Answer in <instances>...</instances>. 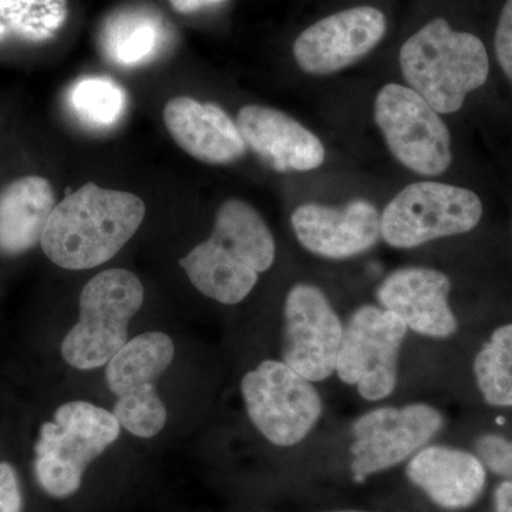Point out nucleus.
Wrapping results in <instances>:
<instances>
[{
    "label": "nucleus",
    "mask_w": 512,
    "mask_h": 512,
    "mask_svg": "<svg viewBox=\"0 0 512 512\" xmlns=\"http://www.w3.org/2000/svg\"><path fill=\"white\" fill-rule=\"evenodd\" d=\"M144 217L146 204L137 195L87 183L56 205L40 244L60 268H96L119 254Z\"/></svg>",
    "instance_id": "1"
},
{
    "label": "nucleus",
    "mask_w": 512,
    "mask_h": 512,
    "mask_svg": "<svg viewBox=\"0 0 512 512\" xmlns=\"http://www.w3.org/2000/svg\"><path fill=\"white\" fill-rule=\"evenodd\" d=\"M400 67L410 89L437 113L451 114L487 83L490 56L480 37L453 30L439 18L404 43Z\"/></svg>",
    "instance_id": "2"
},
{
    "label": "nucleus",
    "mask_w": 512,
    "mask_h": 512,
    "mask_svg": "<svg viewBox=\"0 0 512 512\" xmlns=\"http://www.w3.org/2000/svg\"><path fill=\"white\" fill-rule=\"evenodd\" d=\"M120 436V423L103 407L77 400L57 409L40 429L35 476L50 497L67 498L82 485L84 471Z\"/></svg>",
    "instance_id": "3"
},
{
    "label": "nucleus",
    "mask_w": 512,
    "mask_h": 512,
    "mask_svg": "<svg viewBox=\"0 0 512 512\" xmlns=\"http://www.w3.org/2000/svg\"><path fill=\"white\" fill-rule=\"evenodd\" d=\"M144 302V286L133 272L109 269L94 276L80 295V318L63 340L70 366L107 365L128 342V323Z\"/></svg>",
    "instance_id": "4"
},
{
    "label": "nucleus",
    "mask_w": 512,
    "mask_h": 512,
    "mask_svg": "<svg viewBox=\"0 0 512 512\" xmlns=\"http://www.w3.org/2000/svg\"><path fill=\"white\" fill-rule=\"evenodd\" d=\"M484 218L480 195L458 185L423 181L407 185L382 214V238L390 247L412 249L434 239L476 231Z\"/></svg>",
    "instance_id": "5"
},
{
    "label": "nucleus",
    "mask_w": 512,
    "mask_h": 512,
    "mask_svg": "<svg viewBox=\"0 0 512 512\" xmlns=\"http://www.w3.org/2000/svg\"><path fill=\"white\" fill-rule=\"evenodd\" d=\"M249 419L269 443L292 447L315 429L322 399L308 379L284 360H264L241 382Z\"/></svg>",
    "instance_id": "6"
},
{
    "label": "nucleus",
    "mask_w": 512,
    "mask_h": 512,
    "mask_svg": "<svg viewBox=\"0 0 512 512\" xmlns=\"http://www.w3.org/2000/svg\"><path fill=\"white\" fill-rule=\"evenodd\" d=\"M407 332L393 312L375 305L360 306L345 325L336 375L369 402L392 396Z\"/></svg>",
    "instance_id": "7"
},
{
    "label": "nucleus",
    "mask_w": 512,
    "mask_h": 512,
    "mask_svg": "<svg viewBox=\"0 0 512 512\" xmlns=\"http://www.w3.org/2000/svg\"><path fill=\"white\" fill-rule=\"evenodd\" d=\"M375 120L394 157L420 175L439 177L453 161L450 131L419 93L387 84L375 101Z\"/></svg>",
    "instance_id": "8"
},
{
    "label": "nucleus",
    "mask_w": 512,
    "mask_h": 512,
    "mask_svg": "<svg viewBox=\"0 0 512 512\" xmlns=\"http://www.w3.org/2000/svg\"><path fill=\"white\" fill-rule=\"evenodd\" d=\"M443 413L426 403L379 407L353 421L350 468L356 481L410 460L443 429Z\"/></svg>",
    "instance_id": "9"
},
{
    "label": "nucleus",
    "mask_w": 512,
    "mask_h": 512,
    "mask_svg": "<svg viewBox=\"0 0 512 512\" xmlns=\"http://www.w3.org/2000/svg\"><path fill=\"white\" fill-rule=\"evenodd\" d=\"M345 325L318 286L298 284L286 296L282 360L309 382L336 373Z\"/></svg>",
    "instance_id": "10"
},
{
    "label": "nucleus",
    "mask_w": 512,
    "mask_h": 512,
    "mask_svg": "<svg viewBox=\"0 0 512 512\" xmlns=\"http://www.w3.org/2000/svg\"><path fill=\"white\" fill-rule=\"evenodd\" d=\"M386 18L372 6L342 10L303 30L293 56L303 72L325 76L369 55L386 33Z\"/></svg>",
    "instance_id": "11"
},
{
    "label": "nucleus",
    "mask_w": 512,
    "mask_h": 512,
    "mask_svg": "<svg viewBox=\"0 0 512 512\" xmlns=\"http://www.w3.org/2000/svg\"><path fill=\"white\" fill-rule=\"evenodd\" d=\"M453 282L439 269L410 266L397 269L376 291L380 308L393 312L407 329L434 339H450L460 332V319L451 306Z\"/></svg>",
    "instance_id": "12"
},
{
    "label": "nucleus",
    "mask_w": 512,
    "mask_h": 512,
    "mask_svg": "<svg viewBox=\"0 0 512 512\" xmlns=\"http://www.w3.org/2000/svg\"><path fill=\"white\" fill-rule=\"evenodd\" d=\"M291 222L302 247L326 259L365 254L382 238V214L366 200L350 201L342 208L302 204L293 211Z\"/></svg>",
    "instance_id": "13"
},
{
    "label": "nucleus",
    "mask_w": 512,
    "mask_h": 512,
    "mask_svg": "<svg viewBox=\"0 0 512 512\" xmlns=\"http://www.w3.org/2000/svg\"><path fill=\"white\" fill-rule=\"evenodd\" d=\"M406 476L437 507L464 511L483 497L488 470L473 450L433 444L410 458Z\"/></svg>",
    "instance_id": "14"
},
{
    "label": "nucleus",
    "mask_w": 512,
    "mask_h": 512,
    "mask_svg": "<svg viewBox=\"0 0 512 512\" xmlns=\"http://www.w3.org/2000/svg\"><path fill=\"white\" fill-rule=\"evenodd\" d=\"M237 126L247 147L278 173H305L325 161L322 141L284 111L245 106L239 110Z\"/></svg>",
    "instance_id": "15"
},
{
    "label": "nucleus",
    "mask_w": 512,
    "mask_h": 512,
    "mask_svg": "<svg viewBox=\"0 0 512 512\" xmlns=\"http://www.w3.org/2000/svg\"><path fill=\"white\" fill-rule=\"evenodd\" d=\"M168 133L185 153L207 164H231L247 153L237 123L214 103L174 97L164 107Z\"/></svg>",
    "instance_id": "16"
},
{
    "label": "nucleus",
    "mask_w": 512,
    "mask_h": 512,
    "mask_svg": "<svg viewBox=\"0 0 512 512\" xmlns=\"http://www.w3.org/2000/svg\"><path fill=\"white\" fill-rule=\"evenodd\" d=\"M174 29L160 10L130 5L101 23L97 43L104 59L123 69L153 63L173 45Z\"/></svg>",
    "instance_id": "17"
},
{
    "label": "nucleus",
    "mask_w": 512,
    "mask_h": 512,
    "mask_svg": "<svg viewBox=\"0 0 512 512\" xmlns=\"http://www.w3.org/2000/svg\"><path fill=\"white\" fill-rule=\"evenodd\" d=\"M55 207L46 178L29 175L6 185L0 191V254L16 256L35 247Z\"/></svg>",
    "instance_id": "18"
},
{
    "label": "nucleus",
    "mask_w": 512,
    "mask_h": 512,
    "mask_svg": "<svg viewBox=\"0 0 512 512\" xmlns=\"http://www.w3.org/2000/svg\"><path fill=\"white\" fill-rule=\"evenodd\" d=\"M487 326L471 353L470 379L490 412L512 413V315Z\"/></svg>",
    "instance_id": "19"
},
{
    "label": "nucleus",
    "mask_w": 512,
    "mask_h": 512,
    "mask_svg": "<svg viewBox=\"0 0 512 512\" xmlns=\"http://www.w3.org/2000/svg\"><path fill=\"white\" fill-rule=\"evenodd\" d=\"M191 284L208 298L237 305L255 288L258 272L208 238L180 261Z\"/></svg>",
    "instance_id": "20"
},
{
    "label": "nucleus",
    "mask_w": 512,
    "mask_h": 512,
    "mask_svg": "<svg viewBox=\"0 0 512 512\" xmlns=\"http://www.w3.org/2000/svg\"><path fill=\"white\" fill-rule=\"evenodd\" d=\"M174 352V342L165 333H141L107 363L109 389L119 399L156 389L154 382L170 367Z\"/></svg>",
    "instance_id": "21"
},
{
    "label": "nucleus",
    "mask_w": 512,
    "mask_h": 512,
    "mask_svg": "<svg viewBox=\"0 0 512 512\" xmlns=\"http://www.w3.org/2000/svg\"><path fill=\"white\" fill-rule=\"evenodd\" d=\"M210 238L258 274L268 271L274 264V235L248 202L225 201L217 212Z\"/></svg>",
    "instance_id": "22"
},
{
    "label": "nucleus",
    "mask_w": 512,
    "mask_h": 512,
    "mask_svg": "<svg viewBox=\"0 0 512 512\" xmlns=\"http://www.w3.org/2000/svg\"><path fill=\"white\" fill-rule=\"evenodd\" d=\"M70 116L90 131H109L127 113L126 89L106 76H84L77 79L66 93Z\"/></svg>",
    "instance_id": "23"
},
{
    "label": "nucleus",
    "mask_w": 512,
    "mask_h": 512,
    "mask_svg": "<svg viewBox=\"0 0 512 512\" xmlns=\"http://www.w3.org/2000/svg\"><path fill=\"white\" fill-rule=\"evenodd\" d=\"M67 18V0H0V45L8 40L49 42Z\"/></svg>",
    "instance_id": "24"
},
{
    "label": "nucleus",
    "mask_w": 512,
    "mask_h": 512,
    "mask_svg": "<svg viewBox=\"0 0 512 512\" xmlns=\"http://www.w3.org/2000/svg\"><path fill=\"white\" fill-rule=\"evenodd\" d=\"M113 414L120 426L141 439L157 436L167 423V409L156 389L120 397Z\"/></svg>",
    "instance_id": "25"
},
{
    "label": "nucleus",
    "mask_w": 512,
    "mask_h": 512,
    "mask_svg": "<svg viewBox=\"0 0 512 512\" xmlns=\"http://www.w3.org/2000/svg\"><path fill=\"white\" fill-rule=\"evenodd\" d=\"M471 450L483 461L488 473L512 481V429H505L501 423L500 427L477 430Z\"/></svg>",
    "instance_id": "26"
},
{
    "label": "nucleus",
    "mask_w": 512,
    "mask_h": 512,
    "mask_svg": "<svg viewBox=\"0 0 512 512\" xmlns=\"http://www.w3.org/2000/svg\"><path fill=\"white\" fill-rule=\"evenodd\" d=\"M494 50L504 76L512 84V0H507L501 9L495 29Z\"/></svg>",
    "instance_id": "27"
},
{
    "label": "nucleus",
    "mask_w": 512,
    "mask_h": 512,
    "mask_svg": "<svg viewBox=\"0 0 512 512\" xmlns=\"http://www.w3.org/2000/svg\"><path fill=\"white\" fill-rule=\"evenodd\" d=\"M18 474L9 463H0V512H22Z\"/></svg>",
    "instance_id": "28"
},
{
    "label": "nucleus",
    "mask_w": 512,
    "mask_h": 512,
    "mask_svg": "<svg viewBox=\"0 0 512 512\" xmlns=\"http://www.w3.org/2000/svg\"><path fill=\"white\" fill-rule=\"evenodd\" d=\"M494 512H512V481L501 480L493 494Z\"/></svg>",
    "instance_id": "29"
},
{
    "label": "nucleus",
    "mask_w": 512,
    "mask_h": 512,
    "mask_svg": "<svg viewBox=\"0 0 512 512\" xmlns=\"http://www.w3.org/2000/svg\"><path fill=\"white\" fill-rule=\"evenodd\" d=\"M173 6L175 12L183 13V15H191V13L201 12V10L211 8V6L220 5L227 0H168Z\"/></svg>",
    "instance_id": "30"
},
{
    "label": "nucleus",
    "mask_w": 512,
    "mask_h": 512,
    "mask_svg": "<svg viewBox=\"0 0 512 512\" xmlns=\"http://www.w3.org/2000/svg\"><path fill=\"white\" fill-rule=\"evenodd\" d=\"M338 512H360V511H338Z\"/></svg>",
    "instance_id": "31"
}]
</instances>
